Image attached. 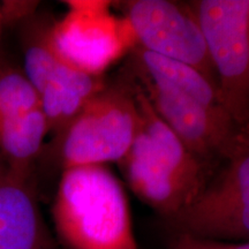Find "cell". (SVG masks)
<instances>
[{
  "mask_svg": "<svg viewBox=\"0 0 249 249\" xmlns=\"http://www.w3.org/2000/svg\"><path fill=\"white\" fill-rule=\"evenodd\" d=\"M118 164L134 194L165 222L187 209L200 193L156 155L138 132L132 147Z\"/></svg>",
  "mask_w": 249,
  "mask_h": 249,
  "instance_id": "cell-9",
  "label": "cell"
},
{
  "mask_svg": "<svg viewBox=\"0 0 249 249\" xmlns=\"http://www.w3.org/2000/svg\"><path fill=\"white\" fill-rule=\"evenodd\" d=\"M123 5L136 46L189 65L218 87L203 33L188 2L129 0Z\"/></svg>",
  "mask_w": 249,
  "mask_h": 249,
  "instance_id": "cell-7",
  "label": "cell"
},
{
  "mask_svg": "<svg viewBox=\"0 0 249 249\" xmlns=\"http://www.w3.org/2000/svg\"><path fill=\"white\" fill-rule=\"evenodd\" d=\"M26 23L22 70L38 95L49 134L55 136L107 81L83 73L61 57L50 36L52 22L35 14Z\"/></svg>",
  "mask_w": 249,
  "mask_h": 249,
  "instance_id": "cell-5",
  "label": "cell"
},
{
  "mask_svg": "<svg viewBox=\"0 0 249 249\" xmlns=\"http://www.w3.org/2000/svg\"><path fill=\"white\" fill-rule=\"evenodd\" d=\"M166 224L174 234L249 241V130H242L193 203Z\"/></svg>",
  "mask_w": 249,
  "mask_h": 249,
  "instance_id": "cell-3",
  "label": "cell"
},
{
  "mask_svg": "<svg viewBox=\"0 0 249 249\" xmlns=\"http://www.w3.org/2000/svg\"><path fill=\"white\" fill-rule=\"evenodd\" d=\"M37 108L38 95L22 67L0 61V120L26 116Z\"/></svg>",
  "mask_w": 249,
  "mask_h": 249,
  "instance_id": "cell-13",
  "label": "cell"
},
{
  "mask_svg": "<svg viewBox=\"0 0 249 249\" xmlns=\"http://www.w3.org/2000/svg\"><path fill=\"white\" fill-rule=\"evenodd\" d=\"M1 29H2V20H1V14H0V38H1Z\"/></svg>",
  "mask_w": 249,
  "mask_h": 249,
  "instance_id": "cell-16",
  "label": "cell"
},
{
  "mask_svg": "<svg viewBox=\"0 0 249 249\" xmlns=\"http://www.w3.org/2000/svg\"><path fill=\"white\" fill-rule=\"evenodd\" d=\"M139 119L129 77L107 82L53 136L50 149L61 172L76 166L119 163L132 147Z\"/></svg>",
  "mask_w": 249,
  "mask_h": 249,
  "instance_id": "cell-2",
  "label": "cell"
},
{
  "mask_svg": "<svg viewBox=\"0 0 249 249\" xmlns=\"http://www.w3.org/2000/svg\"><path fill=\"white\" fill-rule=\"evenodd\" d=\"M132 70L133 77L158 116L213 174L231 152L242 130L218 119L167 83L150 79L134 66Z\"/></svg>",
  "mask_w": 249,
  "mask_h": 249,
  "instance_id": "cell-8",
  "label": "cell"
},
{
  "mask_svg": "<svg viewBox=\"0 0 249 249\" xmlns=\"http://www.w3.org/2000/svg\"><path fill=\"white\" fill-rule=\"evenodd\" d=\"M133 66L152 80L161 81L202 105L218 119L232 124L219 88L196 68L135 46L132 51ZM241 130V129H240Z\"/></svg>",
  "mask_w": 249,
  "mask_h": 249,
  "instance_id": "cell-11",
  "label": "cell"
},
{
  "mask_svg": "<svg viewBox=\"0 0 249 249\" xmlns=\"http://www.w3.org/2000/svg\"><path fill=\"white\" fill-rule=\"evenodd\" d=\"M166 249H249V241L226 242L188 234H174Z\"/></svg>",
  "mask_w": 249,
  "mask_h": 249,
  "instance_id": "cell-14",
  "label": "cell"
},
{
  "mask_svg": "<svg viewBox=\"0 0 249 249\" xmlns=\"http://www.w3.org/2000/svg\"><path fill=\"white\" fill-rule=\"evenodd\" d=\"M0 249H55L34 178L0 169Z\"/></svg>",
  "mask_w": 249,
  "mask_h": 249,
  "instance_id": "cell-10",
  "label": "cell"
},
{
  "mask_svg": "<svg viewBox=\"0 0 249 249\" xmlns=\"http://www.w3.org/2000/svg\"><path fill=\"white\" fill-rule=\"evenodd\" d=\"M65 4L68 12L52 22L50 36L61 57L79 71L103 76L138 45L126 18L110 12V1L70 0Z\"/></svg>",
  "mask_w": 249,
  "mask_h": 249,
  "instance_id": "cell-6",
  "label": "cell"
},
{
  "mask_svg": "<svg viewBox=\"0 0 249 249\" xmlns=\"http://www.w3.org/2000/svg\"><path fill=\"white\" fill-rule=\"evenodd\" d=\"M38 2L36 1H4L0 5L2 26L24 23L36 14Z\"/></svg>",
  "mask_w": 249,
  "mask_h": 249,
  "instance_id": "cell-15",
  "label": "cell"
},
{
  "mask_svg": "<svg viewBox=\"0 0 249 249\" xmlns=\"http://www.w3.org/2000/svg\"><path fill=\"white\" fill-rule=\"evenodd\" d=\"M48 135V123L40 108L26 116L0 120V169L33 178Z\"/></svg>",
  "mask_w": 249,
  "mask_h": 249,
  "instance_id": "cell-12",
  "label": "cell"
},
{
  "mask_svg": "<svg viewBox=\"0 0 249 249\" xmlns=\"http://www.w3.org/2000/svg\"><path fill=\"white\" fill-rule=\"evenodd\" d=\"M51 213L66 249H139L126 192L107 165L62 171Z\"/></svg>",
  "mask_w": 249,
  "mask_h": 249,
  "instance_id": "cell-1",
  "label": "cell"
},
{
  "mask_svg": "<svg viewBox=\"0 0 249 249\" xmlns=\"http://www.w3.org/2000/svg\"><path fill=\"white\" fill-rule=\"evenodd\" d=\"M233 123L249 130V0L189 1Z\"/></svg>",
  "mask_w": 249,
  "mask_h": 249,
  "instance_id": "cell-4",
  "label": "cell"
}]
</instances>
